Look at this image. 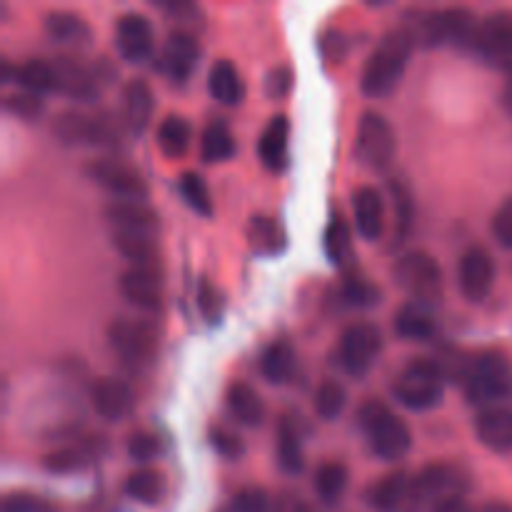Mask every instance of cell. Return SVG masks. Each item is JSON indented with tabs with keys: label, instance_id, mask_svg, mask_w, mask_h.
<instances>
[{
	"label": "cell",
	"instance_id": "obj_52",
	"mask_svg": "<svg viewBox=\"0 0 512 512\" xmlns=\"http://www.w3.org/2000/svg\"><path fill=\"white\" fill-rule=\"evenodd\" d=\"M493 235L503 248L512 250V198L505 200L493 215Z\"/></svg>",
	"mask_w": 512,
	"mask_h": 512
},
{
	"label": "cell",
	"instance_id": "obj_26",
	"mask_svg": "<svg viewBox=\"0 0 512 512\" xmlns=\"http://www.w3.org/2000/svg\"><path fill=\"white\" fill-rule=\"evenodd\" d=\"M395 333L405 340H413V343H420V340H430L435 333H438V323H435V313L430 305L423 303H405L403 308L395 313Z\"/></svg>",
	"mask_w": 512,
	"mask_h": 512
},
{
	"label": "cell",
	"instance_id": "obj_51",
	"mask_svg": "<svg viewBox=\"0 0 512 512\" xmlns=\"http://www.w3.org/2000/svg\"><path fill=\"white\" fill-rule=\"evenodd\" d=\"M80 465H83V455L73 448L55 450V453L45 455L43 458V468L50 470V473H73Z\"/></svg>",
	"mask_w": 512,
	"mask_h": 512
},
{
	"label": "cell",
	"instance_id": "obj_3",
	"mask_svg": "<svg viewBox=\"0 0 512 512\" xmlns=\"http://www.w3.org/2000/svg\"><path fill=\"white\" fill-rule=\"evenodd\" d=\"M358 423L368 438L370 450L380 460H400L413 445V435H410L405 420L398 418L388 405L378 403V400H370L360 408Z\"/></svg>",
	"mask_w": 512,
	"mask_h": 512
},
{
	"label": "cell",
	"instance_id": "obj_41",
	"mask_svg": "<svg viewBox=\"0 0 512 512\" xmlns=\"http://www.w3.org/2000/svg\"><path fill=\"white\" fill-rule=\"evenodd\" d=\"M345 400H348V393L343 385L335 380H325L315 390V413L323 420H335L345 410Z\"/></svg>",
	"mask_w": 512,
	"mask_h": 512
},
{
	"label": "cell",
	"instance_id": "obj_50",
	"mask_svg": "<svg viewBox=\"0 0 512 512\" xmlns=\"http://www.w3.org/2000/svg\"><path fill=\"white\" fill-rule=\"evenodd\" d=\"M293 70L288 65H278L265 75V93L273 100H283L293 90Z\"/></svg>",
	"mask_w": 512,
	"mask_h": 512
},
{
	"label": "cell",
	"instance_id": "obj_21",
	"mask_svg": "<svg viewBox=\"0 0 512 512\" xmlns=\"http://www.w3.org/2000/svg\"><path fill=\"white\" fill-rule=\"evenodd\" d=\"M475 435L478 443L493 453L512 450V410L503 405H490L475 415Z\"/></svg>",
	"mask_w": 512,
	"mask_h": 512
},
{
	"label": "cell",
	"instance_id": "obj_33",
	"mask_svg": "<svg viewBox=\"0 0 512 512\" xmlns=\"http://www.w3.org/2000/svg\"><path fill=\"white\" fill-rule=\"evenodd\" d=\"M315 495L325 508H338L348 493V468L343 463H325L315 470Z\"/></svg>",
	"mask_w": 512,
	"mask_h": 512
},
{
	"label": "cell",
	"instance_id": "obj_1",
	"mask_svg": "<svg viewBox=\"0 0 512 512\" xmlns=\"http://www.w3.org/2000/svg\"><path fill=\"white\" fill-rule=\"evenodd\" d=\"M415 43L418 40H415L413 30L395 28L375 45L370 58L365 60L363 73H360V88L368 98L393 93L395 85L403 78L405 68H408Z\"/></svg>",
	"mask_w": 512,
	"mask_h": 512
},
{
	"label": "cell",
	"instance_id": "obj_5",
	"mask_svg": "<svg viewBox=\"0 0 512 512\" xmlns=\"http://www.w3.org/2000/svg\"><path fill=\"white\" fill-rule=\"evenodd\" d=\"M108 343L125 368L140 373L158 353V328L150 320L115 318L108 328Z\"/></svg>",
	"mask_w": 512,
	"mask_h": 512
},
{
	"label": "cell",
	"instance_id": "obj_10",
	"mask_svg": "<svg viewBox=\"0 0 512 512\" xmlns=\"http://www.w3.org/2000/svg\"><path fill=\"white\" fill-rule=\"evenodd\" d=\"M383 350V335L373 323H355L340 335V368L353 378H363Z\"/></svg>",
	"mask_w": 512,
	"mask_h": 512
},
{
	"label": "cell",
	"instance_id": "obj_23",
	"mask_svg": "<svg viewBox=\"0 0 512 512\" xmlns=\"http://www.w3.org/2000/svg\"><path fill=\"white\" fill-rule=\"evenodd\" d=\"M110 230H135V233H158V215L143 200H115L105 208Z\"/></svg>",
	"mask_w": 512,
	"mask_h": 512
},
{
	"label": "cell",
	"instance_id": "obj_43",
	"mask_svg": "<svg viewBox=\"0 0 512 512\" xmlns=\"http://www.w3.org/2000/svg\"><path fill=\"white\" fill-rule=\"evenodd\" d=\"M343 300L350 308H373L380 300V290L360 275H348L343 283Z\"/></svg>",
	"mask_w": 512,
	"mask_h": 512
},
{
	"label": "cell",
	"instance_id": "obj_13",
	"mask_svg": "<svg viewBox=\"0 0 512 512\" xmlns=\"http://www.w3.org/2000/svg\"><path fill=\"white\" fill-rule=\"evenodd\" d=\"M115 48L128 63H145L155 50L153 25L140 13H123L115 20Z\"/></svg>",
	"mask_w": 512,
	"mask_h": 512
},
{
	"label": "cell",
	"instance_id": "obj_34",
	"mask_svg": "<svg viewBox=\"0 0 512 512\" xmlns=\"http://www.w3.org/2000/svg\"><path fill=\"white\" fill-rule=\"evenodd\" d=\"M323 248L335 268H345L350 258H353V230H350L348 220L340 213L330 215L328 225H325Z\"/></svg>",
	"mask_w": 512,
	"mask_h": 512
},
{
	"label": "cell",
	"instance_id": "obj_22",
	"mask_svg": "<svg viewBox=\"0 0 512 512\" xmlns=\"http://www.w3.org/2000/svg\"><path fill=\"white\" fill-rule=\"evenodd\" d=\"M288 148H290V123L285 115H275L265 125L258 138V158L270 173H280L288 165Z\"/></svg>",
	"mask_w": 512,
	"mask_h": 512
},
{
	"label": "cell",
	"instance_id": "obj_9",
	"mask_svg": "<svg viewBox=\"0 0 512 512\" xmlns=\"http://www.w3.org/2000/svg\"><path fill=\"white\" fill-rule=\"evenodd\" d=\"M398 153V138L388 118L375 110H365L358 123V138H355V155L365 168L380 170L390 168Z\"/></svg>",
	"mask_w": 512,
	"mask_h": 512
},
{
	"label": "cell",
	"instance_id": "obj_39",
	"mask_svg": "<svg viewBox=\"0 0 512 512\" xmlns=\"http://www.w3.org/2000/svg\"><path fill=\"white\" fill-rule=\"evenodd\" d=\"M278 465L288 475L303 473L305 458H303V443L290 420H283L278 425Z\"/></svg>",
	"mask_w": 512,
	"mask_h": 512
},
{
	"label": "cell",
	"instance_id": "obj_6",
	"mask_svg": "<svg viewBox=\"0 0 512 512\" xmlns=\"http://www.w3.org/2000/svg\"><path fill=\"white\" fill-rule=\"evenodd\" d=\"M393 278L413 303H423L433 308L443 298V270L438 260L425 250H410L395 260Z\"/></svg>",
	"mask_w": 512,
	"mask_h": 512
},
{
	"label": "cell",
	"instance_id": "obj_55",
	"mask_svg": "<svg viewBox=\"0 0 512 512\" xmlns=\"http://www.w3.org/2000/svg\"><path fill=\"white\" fill-rule=\"evenodd\" d=\"M273 512H305V510H303V503H300L295 495L285 493V495H280L278 503L273 505Z\"/></svg>",
	"mask_w": 512,
	"mask_h": 512
},
{
	"label": "cell",
	"instance_id": "obj_24",
	"mask_svg": "<svg viewBox=\"0 0 512 512\" xmlns=\"http://www.w3.org/2000/svg\"><path fill=\"white\" fill-rule=\"evenodd\" d=\"M155 110L153 90L145 80L133 78L125 83L123 88V123L128 125L133 133H143L150 125Z\"/></svg>",
	"mask_w": 512,
	"mask_h": 512
},
{
	"label": "cell",
	"instance_id": "obj_46",
	"mask_svg": "<svg viewBox=\"0 0 512 512\" xmlns=\"http://www.w3.org/2000/svg\"><path fill=\"white\" fill-rule=\"evenodd\" d=\"M0 512H58V508L50 500L40 498V495L18 490V493L3 495Z\"/></svg>",
	"mask_w": 512,
	"mask_h": 512
},
{
	"label": "cell",
	"instance_id": "obj_2",
	"mask_svg": "<svg viewBox=\"0 0 512 512\" xmlns=\"http://www.w3.org/2000/svg\"><path fill=\"white\" fill-rule=\"evenodd\" d=\"M465 398L473 405H495L512 398V363L500 350H480L460 368Z\"/></svg>",
	"mask_w": 512,
	"mask_h": 512
},
{
	"label": "cell",
	"instance_id": "obj_47",
	"mask_svg": "<svg viewBox=\"0 0 512 512\" xmlns=\"http://www.w3.org/2000/svg\"><path fill=\"white\" fill-rule=\"evenodd\" d=\"M233 512H273L268 493L260 488H243L235 493Z\"/></svg>",
	"mask_w": 512,
	"mask_h": 512
},
{
	"label": "cell",
	"instance_id": "obj_28",
	"mask_svg": "<svg viewBox=\"0 0 512 512\" xmlns=\"http://www.w3.org/2000/svg\"><path fill=\"white\" fill-rule=\"evenodd\" d=\"M45 33L60 45H90V25L80 18L78 13H70V10H53V13L45 15Z\"/></svg>",
	"mask_w": 512,
	"mask_h": 512
},
{
	"label": "cell",
	"instance_id": "obj_53",
	"mask_svg": "<svg viewBox=\"0 0 512 512\" xmlns=\"http://www.w3.org/2000/svg\"><path fill=\"white\" fill-rule=\"evenodd\" d=\"M320 48H323L328 63H338L345 55V50H348V40H345L343 33H325L323 40H320Z\"/></svg>",
	"mask_w": 512,
	"mask_h": 512
},
{
	"label": "cell",
	"instance_id": "obj_42",
	"mask_svg": "<svg viewBox=\"0 0 512 512\" xmlns=\"http://www.w3.org/2000/svg\"><path fill=\"white\" fill-rule=\"evenodd\" d=\"M390 188H393V205H395V238L403 240L405 235L410 233V228H413L415 203L410 190L405 188V183H398V180H395Z\"/></svg>",
	"mask_w": 512,
	"mask_h": 512
},
{
	"label": "cell",
	"instance_id": "obj_16",
	"mask_svg": "<svg viewBox=\"0 0 512 512\" xmlns=\"http://www.w3.org/2000/svg\"><path fill=\"white\" fill-rule=\"evenodd\" d=\"M368 505L375 512H418L415 510L413 475L395 470L368 490Z\"/></svg>",
	"mask_w": 512,
	"mask_h": 512
},
{
	"label": "cell",
	"instance_id": "obj_49",
	"mask_svg": "<svg viewBox=\"0 0 512 512\" xmlns=\"http://www.w3.org/2000/svg\"><path fill=\"white\" fill-rule=\"evenodd\" d=\"M158 450H160V443L153 433L138 430V433L130 435L128 455L133 460H138V463H148V460H153L155 455H158Z\"/></svg>",
	"mask_w": 512,
	"mask_h": 512
},
{
	"label": "cell",
	"instance_id": "obj_11",
	"mask_svg": "<svg viewBox=\"0 0 512 512\" xmlns=\"http://www.w3.org/2000/svg\"><path fill=\"white\" fill-rule=\"evenodd\" d=\"M495 275H498V268H495L493 255L483 245H473L465 250L458 263L460 293L465 295L468 303H485L495 285Z\"/></svg>",
	"mask_w": 512,
	"mask_h": 512
},
{
	"label": "cell",
	"instance_id": "obj_45",
	"mask_svg": "<svg viewBox=\"0 0 512 512\" xmlns=\"http://www.w3.org/2000/svg\"><path fill=\"white\" fill-rule=\"evenodd\" d=\"M208 438H210V445L215 448V453H220L223 458H228V460L243 458V453H245L243 438H240L238 433H233L230 428H225V425H213L208 433Z\"/></svg>",
	"mask_w": 512,
	"mask_h": 512
},
{
	"label": "cell",
	"instance_id": "obj_27",
	"mask_svg": "<svg viewBox=\"0 0 512 512\" xmlns=\"http://www.w3.org/2000/svg\"><path fill=\"white\" fill-rule=\"evenodd\" d=\"M55 73H58V90L75 100H93L98 95L95 75L85 68L80 60L58 58L55 60Z\"/></svg>",
	"mask_w": 512,
	"mask_h": 512
},
{
	"label": "cell",
	"instance_id": "obj_7",
	"mask_svg": "<svg viewBox=\"0 0 512 512\" xmlns=\"http://www.w3.org/2000/svg\"><path fill=\"white\" fill-rule=\"evenodd\" d=\"M53 133L65 145H98V148H118L120 120L113 113L85 115L78 110L60 113L53 120Z\"/></svg>",
	"mask_w": 512,
	"mask_h": 512
},
{
	"label": "cell",
	"instance_id": "obj_12",
	"mask_svg": "<svg viewBox=\"0 0 512 512\" xmlns=\"http://www.w3.org/2000/svg\"><path fill=\"white\" fill-rule=\"evenodd\" d=\"M85 173H88V178L93 180V183H98L100 188L113 193L118 200H143L145 195H148L145 180L140 178V173H135L128 163H123V160L95 158L90 160Z\"/></svg>",
	"mask_w": 512,
	"mask_h": 512
},
{
	"label": "cell",
	"instance_id": "obj_8",
	"mask_svg": "<svg viewBox=\"0 0 512 512\" xmlns=\"http://www.w3.org/2000/svg\"><path fill=\"white\" fill-rule=\"evenodd\" d=\"M415 40L425 48L435 45H473L478 23L468 8L430 10L420 15L418 30H413Z\"/></svg>",
	"mask_w": 512,
	"mask_h": 512
},
{
	"label": "cell",
	"instance_id": "obj_37",
	"mask_svg": "<svg viewBox=\"0 0 512 512\" xmlns=\"http://www.w3.org/2000/svg\"><path fill=\"white\" fill-rule=\"evenodd\" d=\"M193 140V128L180 115H168L158 128V148L168 158H183Z\"/></svg>",
	"mask_w": 512,
	"mask_h": 512
},
{
	"label": "cell",
	"instance_id": "obj_44",
	"mask_svg": "<svg viewBox=\"0 0 512 512\" xmlns=\"http://www.w3.org/2000/svg\"><path fill=\"white\" fill-rule=\"evenodd\" d=\"M198 310L210 325L220 323V318H223L225 313L223 295H220V290L215 288L208 278H203L198 283Z\"/></svg>",
	"mask_w": 512,
	"mask_h": 512
},
{
	"label": "cell",
	"instance_id": "obj_19",
	"mask_svg": "<svg viewBox=\"0 0 512 512\" xmlns=\"http://www.w3.org/2000/svg\"><path fill=\"white\" fill-rule=\"evenodd\" d=\"M90 403H93L95 413L100 418L110 420H123L125 415L133 410L135 398H133V390L125 380L120 378H100L95 380L93 388H90Z\"/></svg>",
	"mask_w": 512,
	"mask_h": 512
},
{
	"label": "cell",
	"instance_id": "obj_15",
	"mask_svg": "<svg viewBox=\"0 0 512 512\" xmlns=\"http://www.w3.org/2000/svg\"><path fill=\"white\" fill-rule=\"evenodd\" d=\"M460 488V473L450 465H425L420 473L413 475V493H415V510L425 512L433 510L440 500H445L450 490Z\"/></svg>",
	"mask_w": 512,
	"mask_h": 512
},
{
	"label": "cell",
	"instance_id": "obj_20",
	"mask_svg": "<svg viewBox=\"0 0 512 512\" xmlns=\"http://www.w3.org/2000/svg\"><path fill=\"white\" fill-rule=\"evenodd\" d=\"M355 230L365 240H378L385 230V198L373 185H360L353 193Z\"/></svg>",
	"mask_w": 512,
	"mask_h": 512
},
{
	"label": "cell",
	"instance_id": "obj_32",
	"mask_svg": "<svg viewBox=\"0 0 512 512\" xmlns=\"http://www.w3.org/2000/svg\"><path fill=\"white\" fill-rule=\"evenodd\" d=\"M115 250L133 265H155L158 243L155 233H135V230H110Z\"/></svg>",
	"mask_w": 512,
	"mask_h": 512
},
{
	"label": "cell",
	"instance_id": "obj_54",
	"mask_svg": "<svg viewBox=\"0 0 512 512\" xmlns=\"http://www.w3.org/2000/svg\"><path fill=\"white\" fill-rule=\"evenodd\" d=\"M430 512H473V505L463 498V495H448L445 500H440Z\"/></svg>",
	"mask_w": 512,
	"mask_h": 512
},
{
	"label": "cell",
	"instance_id": "obj_40",
	"mask_svg": "<svg viewBox=\"0 0 512 512\" xmlns=\"http://www.w3.org/2000/svg\"><path fill=\"white\" fill-rule=\"evenodd\" d=\"M178 188L185 203L190 205V210H195L203 218L213 215V198H210V188L203 180V175L193 173V170H185L178 180Z\"/></svg>",
	"mask_w": 512,
	"mask_h": 512
},
{
	"label": "cell",
	"instance_id": "obj_4",
	"mask_svg": "<svg viewBox=\"0 0 512 512\" xmlns=\"http://www.w3.org/2000/svg\"><path fill=\"white\" fill-rule=\"evenodd\" d=\"M393 395L410 410H433L443 403L445 370L428 358H415L393 380Z\"/></svg>",
	"mask_w": 512,
	"mask_h": 512
},
{
	"label": "cell",
	"instance_id": "obj_57",
	"mask_svg": "<svg viewBox=\"0 0 512 512\" xmlns=\"http://www.w3.org/2000/svg\"><path fill=\"white\" fill-rule=\"evenodd\" d=\"M508 95H510V100H512V73H510V80H508Z\"/></svg>",
	"mask_w": 512,
	"mask_h": 512
},
{
	"label": "cell",
	"instance_id": "obj_14",
	"mask_svg": "<svg viewBox=\"0 0 512 512\" xmlns=\"http://www.w3.org/2000/svg\"><path fill=\"white\" fill-rule=\"evenodd\" d=\"M120 293L145 313H158L163 308V280L155 265H130L120 275Z\"/></svg>",
	"mask_w": 512,
	"mask_h": 512
},
{
	"label": "cell",
	"instance_id": "obj_25",
	"mask_svg": "<svg viewBox=\"0 0 512 512\" xmlns=\"http://www.w3.org/2000/svg\"><path fill=\"white\" fill-rule=\"evenodd\" d=\"M225 405H228V413L233 415L235 423L245 425V428H258V425H263L265 405L253 385L243 383V380L230 383L228 393H225Z\"/></svg>",
	"mask_w": 512,
	"mask_h": 512
},
{
	"label": "cell",
	"instance_id": "obj_36",
	"mask_svg": "<svg viewBox=\"0 0 512 512\" xmlns=\"http://www.w3.org/2000/svg\"><path fill=\"white\" fill-rule=\"evenodd\" d=\"M123 490L135 503L158 505L165 495V478L153 468H138L125 478Z\"/></svg>",
	"mask_w": 512,
	"mask_h": 512
},
{
	"label": "cell",
	"instance_id": "obj_56",
	"mask_svg": "<svg viewBox=\"0 0 512 512\" xmlns=\"http://www.w3.org/2000/svg\"><path fill=\"white\" fill-rule=\"evenodd\" d=\"M480 512H512L508 503H500V500H493V503H485Z\"/></svg>",
	"mask_w": 512,
	"mask_h": 512
},
{
	"label": "cell",
	"instance_id": "obj_30",
	"mask_svg": "<svg viewBox=\"0 0 512 512\" xmlns=\"http://www.w3.org/2000/svg\"><path fill=\"white\" fill-rule=\"evenodd\" d=\"M248 245L255 255H263V258H273L280 250L285 248V233L280 228V223L270 215H253L248 220Z\"/></svg>",
	"mask_w": 512,
	"mask_h": 512
},
{
	"label": "cell",
	"instance_id": "obj_18",
	"mask_svg": "<svg viewBox=\"0 0 512 512\" xmlns=\"http://www.w3.org/2000/svg\"><path fill=\"white\" fill-rule=\"evenodd\" d=\"M200 58V45L198 40L190 33L180 30V33H170V38L165 40L163 53H160V70L168 75L173 83L183 85L185 80L193 75L195 65Z\"/></svg>",
	"mask_w": 512,
	"mask_h": 512
},
{
	"label": "cell",
	"instance_id": "obj_31",
	"mask_svg": "<svg viewBox=\"0 0 512 512\" xmlns=\"http://www.w3.org/2000/svg\"><path fill=\"white\" fill-rule=\"evenodd\" d=\"M295 365H298V355L295 348L285 340H275L260 355V373L268 383L285 385L295 375Z\"/></svg>",
	"mask_w": 512,
	"mask_h": 512
},
{
	"label": "cell",
	"instance_id": "obj_35",
	"mask_svg": "<svg viewBox=\"0 0 512 512\" xmlns=\"http://www.w3.org/2000/svg\"><path fill=\"white\" fill-rule=\"evenodd\" d=\"M200 155L205 163H225L235 155V138L233 130L223 120H213L205 125L203 135H200Z\"/></svg>",
	"mask_w": 512,
	"mask_h": 512
},
{
	"label": "cell",
	"instance_id": "obj_29",
	"mask_svg": "<svg viewBox=\"0 0 512 512\" xmlns=\"http://www.w3.org/2000/svg\"><path fill=\"white\" fill-rule=\"evenodd\" d=\"M208 90L223 105H240L245 98V83L230 60H215L208 73Z\"/></svg>",
	"mask_w": 512,
	"mask_h": 512
},
{
	"label": "cell",
	"instance_id": "obj_38",
	"mask_svg": "<svg viewBox=\"0 0 512 512\" xmlns=\"http://www.w3.org/2000/svg\"><path fill=\"white\" fill-rule=\"evenodd\" d=\"M18 83L23 85L25 93H55L58 90V73H55V65L48 63V60L33 58L18 68Z\"/></svg>",
	"mask_w": 512,
	"mask_h": 512
},
{
	"label": "cell",
	"instance_id": "obj_48",
	"mask_svg": "<svg viewBox=\"0 0 512 512\" xmlns=\"http://www.w3.org/2000/svg\"><path fill=\"white\" fill-rule=\"evenodd\" d=\"M5 110L23 120H35L43 113V103H40V95L33 93H15L5 98Z\"/></svg>",
	"mask_w": 512,
	"mask_h": 512
},
{
	"label": "cell",
	"instance_id": "obj_17",
	"mask_svg": "<svg viewBox=\"0 0 512 512\" xmlns=\"http://www.w3.org/2000/svg\"><path fill=\"white\" fill-rule=\"evenodd\" d=\"M473 48L493 63H512V13H493L478 25Z\"/></svg>",
	"mask_w": 512,
	"mask_h": 512
}]
</instances>
